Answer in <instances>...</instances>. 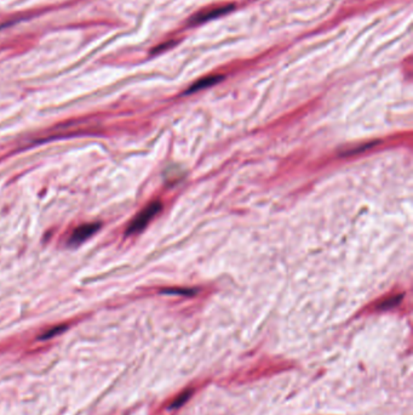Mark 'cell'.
I'll return each instance as SVG.
<instances>
[{
    "label": "cell",
    "instance_id": "cell-1",
    "mask_svg": "<svg viewBox=\"0 0 413 415\" xmlns=\"http://www.w3.org/2000/svg\"><path fill=\"white\" fill-rule=\"evenodd\" d=\"M160 210H161V204L159 202H153L150 203L149 205H147L145 209H143L142 212L131 221L129 227L126 229V235H134V233L143 231V229L147 227V225L152 221V219L154 218Z\"/></svg>",
    "mask_w": 413,
    "mask_h": 415
},
{
    "label": "cell",
    "instance_id": "cell-2",
    "mask_svg": "<svg viewBox=\"0 0 413 415\" xmlns=\"http://www.w3.org/2000/svg\"><path fill=\"white\" fill-rule=\"evenodd\" d=\"M100 229V223H85V225L79 226L73 231L72 236H70L68 244L72 247H76V245L84 243L86 239H89L91 236H94L96 232Z\"/></svg>",
    "mask_w": 413,
    "mask_h": 415
},
{
    "label": "cell",
    "instance_id": "cell-3",
    "mask_svg": "<svg viewBox=\"0 0 413 415\" xmlns=\"http://www.w3.org/2000/svg\"><path fill=\"white\" fill-rule=\"evenodd\" d=\"M233 5H226V6H219V8H214L210 9V10L199 12L198 15H195L193 18H191V23H203V22H206L209 20H213V18L219 17V16L226 15L227 12L232 11Z\"/></svg>",
    "mask_w": 413,
    "mask_h": 415
},
{
    "label": "cell",
    "instance_id": "cell-4",
    "mask_svg": "<svg viewBox=\"0 0 413 415\" xmlns=\"http://www.w3.org/2000/svg\"><path fill=\"white\" fill-rule=\"evenodd\" d=\"M221 81H222V76L221 75L206 76V78H203V79H200V81H198L197 83H194V84L191 85L189 89H188L185 94H193V92L200 91V90H203V89H206V88H209V86L217 84V83Z\"/></svg>",
    "mask_w": 413,
    "mask_h": 415
},
{
    "label": "cell",
    "instance_id": "cell-5",
    "mask_svg": "<svg viewBox=\"0 0 413 415\" xmlns=\"http://www.w3.org/2000/svg\"><path fill=\"white\" fill-rule=\"evenodd\" d=\"M402 299V295H396V296H392V298H389L388 300H386V301L380 302L378 307L380 309H389L394 307V306H396L399 304L400 301H401Z\"/></svg>",
    "mask_w": 413,
    "mask_h": 415
},
{
    "label": "cell",
    "instance_id": "cell-6",
    "mask_svg": "<svg viewBox=\"0 0 413 415\" xmlns=\"http://www.w3.org/2000/svg\"><path fill=\"white\" fill-rule=\"evenodd\" d=\"M66 328H67L66 325H63V327H55V328H52V329L45 331V333H44L43 335H41L39 339H41V340L50 339V338H53V336H55V335H59V334L62 333V331H65Z\"/></svg>",
    "mask_w": 413,
    "mask_h": 415
},
{
    "label": "cell",
    "instance_id": "cell-7",
    "mask_svg": "<svg viewBox=\"0 0 413 415\" xmlns=\"http://www.w3.org/2000/svg\"><path fill=\"white\" fill-rule=\"evenodd\" d=\"M189 396H190V392H189V391L184 392V394H182V395L179 396V397L177 398V400H176V401L174 402V403L171 404V408H179L182 404H184L185 402L188 401V398H189Z\"/></svg>",
    "mask_w": 413,
    "mask_h": 415
},
{
    "label": "cell",
    "instance_id": "cell-8",
    "mask_svg": "<svg viewBox=\"0 0 413 415\" xmlns=\"http://www.w3.org/2000/svg\"><path fill=\"white\" fill-rule=\"evenodd\" d=\"M165 293H170V294H174V293H177V294H187V295H190V294H193L191 290H166Z\"/></svg>",
    "mask_w": 413,
    "mask_h": 415
}]
</instances>
